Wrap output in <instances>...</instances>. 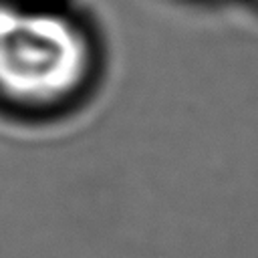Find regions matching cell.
I'll list each match as a JSON object with an SVG mask.
<instances>
[{
  "label": "cell",
  "instance_id": "1",
  "mask_svg": "<svg viewBox=\"0 0 258 258\" xmlns=\"http://www.w3.org/2000/svg\"><path fill=\"white\" fill-rule=\"evenodd\" d=\"M93 71L87 32L69 16L0 4V97L42 109L75 97Z\"/></svg>",
  "mask_w": 258,
  "mask_h": 258
}]
</instances>
